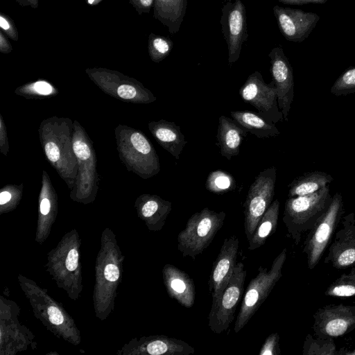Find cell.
I'll return each mask as SVG.
<instances>
[{"instance_id":"cell-30","label":"cell","mask_w":355,"mask_h":355,"mask_svg":"<svg viewBox=\"0 0 355 355\" xmlns=\"http://www.w3.org/2000/svg\"><path fill=\"white\" fill-rule=\"evenodd\" d=\"M45 152L48 159L53 162H57L60 158V150L53 142H48L45 145Z\"/></svg>"},{"instance_id":"cell-8","label":"cell","mask_w":355,"mask_h":355,"mask_svg":"<svg viewBox=\"0 0 355 355\" xmlns=\"http://www.w3.org/2000/svg\"><path fill=\"white\" fill-rule=\"evenodd\" d=\"M241 98L258 110L265 119L276 124L284 120L279 108L274 82L266 83L261 73L255 71L246 79L239 89Z\"/></svg>"},{"instance_id":"cell-42","label":"cell","mask_w":355,"mask_h":355,"mask_svg":"<svg viewBox=\"0 0 355 355\" xmlns=\"http://www.w3.org/2000/svg\"><path fill=\"white\" fill-rule=\"evenodd\" d=\"M94 1V0H88V3L90 4H92Z\"/></svg>"},{"instance_id":"cell-10","label":"cell","mask_w":355,"mask_h":355,"mask_svg":"<svg viewBox=\"0 0 355 355\" xmlns=\"http://www.w3.org/2000/svg\"><path fill=\"white\" fill-rule=\"evenodd\" d=\"M270 72L277 94V103L284 120L288 121L294 98V79L292 66L280 46L274 47L268 54Z\"/></svg>"},{"instance_id":"cell-27","label":"cell","mask_w":355,"mask_h":355,"mask_svg":"<svg viewBox=\"0 0 355 355\" xmlns=\"http://www.w3.org/2000/svg\"><path fill=\"white\" fill-rule=\"evenodd\" d=\"M281 354L279 347V336L277 333L270 334L263 343L259 355H279Z\"/></svg>"},{"instance_id":"cell-32","label":"cell","mask_w":355,"mask_h":355,"mask_svg":"<svg viewBox=\"0 0 355 355\" xmlns=\"http://www.w3.org/2000/svg\"><path fill=\"white\" fill-rule=\"evenodd\" d=\"M78 253L76 249H71L66 259V267L69 271H73L78 266Z\"/></svg>"},{"instance_id":"cell-15","label":"cell","mask_w":355,"mask_h":355,"mask_svg":"<svg viewBox=\"0 0 355 355\" xmlns=\"http://www.w3.org/2000/svg\"><path fill=\"white\" fill-rule=\"evenodd\" d=\"M247 133L248 130L233 119L220 116L218 119L216 138L221 155L228 160L238 155Z\"/></svg>"},{"instance_id":"cell-24","label":"cell","mask_w":355,"mask_h":355,"mask_svg":"<svg viewBox=\"0 0 355 355\" xmlns=\"http://www.w3.org/2000/svg\"><path fill=\"white\" fill-rule=\"evenodd\" d=\"M236 183L233 176L227 172L216 170L211 171L206 180V189L214 193L222 194L232 191Z\"/></svg>"},{"instance_id":"cell-23","label":"cell","mask_w":355,"mask_h":355,"mask_svg":"<svg viewBox=\"0 0 355 355\" xmlns=\"http://www.w3.org/2000/svg\"><path fill=\"white\" fill-rule=\"evenodd\" d=\"M303 355H335L337 350L334 338H322L311 334L305 337L303 347Z\"/></svg>"},{"instance_id":"cell-7","label":"cell","mask_w":355,"mask_h":355,"mask_svg":"<svg viewBox=\"0 0 355 355\" xmlns=\"http://www.w3.org/2000/svg\"><path fill=\"white\" fill-rule=\"evenodd\" d=\"M220 23L228 49V64L236 62L248 38L246 9L241 0H223Z\"/></svg>"},{"instance_id":"cell-9","label":"cell","mask_w":355,"mask_h":355,"mask_svg":"<svg viewBox=\"0 0 355 355\" xmlns=\"http://www.w3.org/2000/svg\"><path fill=\"white\" fill-rule=\"evenodd\" d=\"M313 318L315 336L334 339L355 329V304L325 305L318 309Z\"/></svg>"},{"instance_id":"cell-4","label":"cell","mask_w":355,"mask_h":355,"mask_svg":"<svg viewBox=\"0 0 355 355\" xmlns=\"http://www.w3.org/2000/svg\"><path fill=\"white\" fill-rule=\"evenodd\" d=\"M343 200L340 193L337 192L324 214L309 231L304 242L302 252L306 254L308 268L313 270L319 263L343 214Z\"/></svg>"},{"instance_id":"cell-21","label":"cell","mask_w":355,"mask_h":355,"mask_svg":"<svg viewBox=\"0 0 355 355\" xmlns=\"http://www.w3.org/2000/svg\"><path fill=\"white\" fill-rule=\"evenodd\" d=\"M171 208V202L155 196L144 202L141 208V214L146 218H153L155 227L161 229Z\"/></svg>"},{"instance_id":"cell-5","label":"cell","mask_w":355,"mask_h":355,"mask_svg":"<svg viewBox=\"0 0 355 355\" xmlns=\"http://www.w3.org/2000/svg\"><path fill=\"white\" fill-rule=\"evenodd\" d=\"M276 178V167H269L259 172L249 188L243 203L244 229L248 242L251 240L261 217L272 203Z\"/></svg>"},{"instance_id":"cell-28","label":"cell","mask_w":355,"mask_h":355,"mask_svg":"<svg viewBox=\"0 0 355 355\" xmlns=\"http://www.w3.org/2000/svg\"><path fill=\"white\" fill-rule=\"evenodd\" d=\"M130 141L134 148L144 155H150L152 146L146 138L139 132H134L130 137Z\"/></svg>"},{"instance_id":"cell-17","label":"cell","mask_w":355,"mask_h":355,"mask_svg":"<svg viewBox=\"0 0 355 355\" xmlns=\"http://www.w3.org/2000/svg\"><path fill=\"white\" fill-rule=\"evenodd\" d=\"M230 115L241 126L259 139L274 137L280 134L275 123L259 113L250 111H232Z\"/></svg>"},{"instance_id":"cell-22","label":"cell","mask_w":355,"mask_h":355,"mask_svg":"<svg viewBox=\"0 0 355 355\" xmlns=\"http://www.w3.org/2000/svg\"><path fill=\"white\" fill-rule=\"evenodd\" d=\"M324 295L332 297H355V267L348 273H343L326 289Z\"/></svg>"},{"instance_id":"cell-38","label":"cell","mask_w":355,"mask_h":355,"mask_svg":"<svg viewBox=\"0 0 355 355\" xmlns=\"http://www.w3.org/2000/svg\"><path fill=\"white\" fill-rule=\"evenodd\" d=\"M11 198V194L8 191H3L0 194V204L3 205Z\"/></svg>"},{"instance_id":"cell-36","label":"cell","mask_w":355,"mask_h":355,"mask_svg":"<svg viewBox=\"0 0 355 355\" xmlns=\"http://www.w3.org/2000/svg\"><path fill=\"white\" fill-rule=\"evenodd\" d=\"M34 89L37 93L43 95H48L52 92L51 86L44 81H38L35 83L34 85Z\"/></svg>"},{"instance_id":"cell-18","label":"cell","mask_w":355,"mask_h":355,"mask_svg":"<svg viewBox=\"0 0 355 355\" xmlns=\"http://www.w3.org/2000/svg\"><path fill=\"white\" fill-rule=\"evenodd\" d=\"M159 19L168 27L171 34L177 33L184 20L187 0H155Z\"/></svg>"},{"instance_id":"cell-26","label":"cell","mask_w":355,"mask_h":355,"mask_svg":"<svg viewBox=\"0 0 355 355\" xmlns=\"http://www.w3.org/2000/svg\"><path fill=\"white\" fill-rule=\"evenodd\" d=\"M173 47V42L166 37L156 36L151 41L153 56L156 60H161L166 57Z\"/></svg>"},{"instance_id":"cell-40","label":"cell","mask_w":355,"mask_h":355,"mask_svg":"<svg viewBox=\"0 0 355 355\" xmlns=\"http://www.w3.org/2000/svg\"><path fill=\"white\" fill-rule=\"evenodd\" d=\"M0 25L1 27L4 30H7L9 28L8 23L3 17H0Z\"/></svg>"},{"instance_id":"cell-41","label":"cell","mask_w":355,"mask_h":355,"mask_svg":"<svg viewBox=\"0 0 355 355\" xmlns=\"http://www.w3.org/2000/svg\"><path fill=\"white\" fill-rule=\"evenodd\" d=\"M337 354L355 355V349H353L352 351H350V352H348V351L344 352V351L340 350L339 352H337Z\"/></svg>"},{"instance_id":"cell-33","label":"cell","mask_w":355,"mask_h":355,"mask_svg":"<svg viewBox=\"0 0 355 355\" xmlns=\"http://www.w3.org/2000/svg\"><path fill=\"white\" fill-rule=\"evenodd\" d=\"M105 277L110 282H115L119 277V270L114 264H107L104 270Z\"/></svg>"},{"instance_id":"cell-20","label":"cell","mask_w":355,"mask_h":355,"mask_svg":"<svg viewBox=\"0 0 355 355\" xmlns=\"http://www.w3.org/2000/svg\"><path fill=\"white\" fill-rule=\"evenodd\" d=\"M278 199L273 201L259 220L251 240L248 250H254L265 244L266 239L276 230L279 214Z\"/></svg>"},{"instance_id":"cell-6","label":"cell","mask_w":355,"mask_h":355,"mask_svg":"<svg viewBox=\"0 0 355 355\" xmlns=\"http://www.w3.org/2000/svg\"><path fill=\"white\" fill-rule=\"evenodd\" d=\"M247 270L242 262L236 263L227 287L208 315V327L215 334L225 331L232 322L239 302L243 294Z\"/></svg>"},{"instance_id":"cell-34","label":"cell","mask_w":355,"mask_h":355,"mask_svg":"<svg viewBox=\"0 0 355 355\" xmlns=\"http://www.w3.org/2000/svg\"><path fill=\"white\" fill-rule=\"evenodd\" d=\"M48 315L52 324L55 325L61 324L64 321V318L60 311L55 306H50L48 309Z\"/></svg>"},{"instance_id":"cell-2","label":"cell","mask_w":355,"mask_h":355,"mask_svg":"<svg viewBox=\"0 0 355 355\" xmlns=\"http://www.w3.org/2000/svg\"><path fill=\"white\" fill-rule=\"evenodd\" d=\"M225 211L216 212L208 207L192 214L185 227L178 235V249L182 257H196L210 245L224 224Z\"/></svg>"},{"instance_id":"cell-39","label":"cell","mask_w":355,"mask_h":355,"mask_svg":"<svg viewBox=\"0 0 355 355\" xmlns=\"http://www.w3.org/2000/svg\"><path fill=\"white\" fill-rule=\"evenodd\" d=\"M154 0H139L141 5L144 8H150Z\"/></svg>"},{"instance_id":"cell-16","label":"cell","mask_w":355,"mask_h":355,"mask_svg":"<svg viewBox=\"0 0 355 355\" xmlns=\"http://www.w3.org/2000/svg\"><path fill=\"white\" fill-rule=\"evenodd\" d=\"M153 134L159 144L175 159L180 155L187 143L180 125L174 122L161 120L154 123Z\"/></svg>"},{"instance_id":"cell-3","label":"cell","mask_w":355,"mask_h":355,"mask_svg":"<svg viewBox=\"0 0 355 355\" xmlns=\"http://www.w3.org/2000/svg\"><path fill=\"white\" fill-rule=\"evenodd\" d=\"M286 253V248H284L273 260L269 270L260 266L257 276L250 280L236 319L235 333H239L247 324L282 277Z\"/></svg>"},{"instance_id":"cell-19","label":"cell","mask_w":355,"mask_h":355,"mask_svg":"<svg viewBox=\"0 0 355 355\" xmlns=\"http://www.w3.org/2000/svg\"><path fill=\"white\" fill-rule=\"evenodd\" d=\"M334 180L329 173L314 171L295 178L288 184V197L304 196L315 193Z\"/></svg>"},{"instance_id":"cell-37","label":"cell","mask_w":355,"mask_h":355,"mask_svg":"<svg viewBox=\"0 0 355 355\" xmlns=\"http://www.w3.org/2000/svg\"><path fill=\"white\" fill-rule=\"evenodd\" d=\"M50 202L47 198H44L40 203V211L43 215H46L50 210Z\"/></svg>"},{"instance_id":"cell-13","label":"cell","mask_w":355,"mask_h":355,"mask_svg":"<svg viewBox=\"0 0 355 355\" xmlns=\"http://www.w3.org/2000/svg\"><path fill=\"white\" fill-rule=\"evenodd\" d=\"M340 228L335 232L324 263L336 269L355 265V214L352 212L340 220Z\"/></svg>"},{"instance_id":"cell-12","label":"cell","mask_w":355,"mask_h":355,"mask_svg":"<svg viewBox=\"0 0 355 355\" xmlns=\"http://www.w3.org/2000/svg\"><path fill=\"white\" fill-rule=\"evenodd\" d=\"M239 239L232 235L224 239L220 252L213 263L209 279V291L212 295L214 308L227 287L236 265Z\"/></svg>"},{"instance_id":"cell-11","label":"cell","mask_w":355,"mask_h":355,"mask_svg":"<svg viewBox=\"0 0 355 355\" xmlns=\"http://www.w3.org/2000/svg\"><path fill=\"white\" fill-rule=\"evenodd\" d=\"M272 11L281 33L286 40L293 42L304 41L320 20L318 14L297 8L277 5Z\"/></svg>"},{"instance_id":"cell-29","label":"cell","mask_w":355,"mask_h":355,"mask_svg":"<svg viewBox=\"0 0 355 355\" xmlns=\"http://www.w3.org/2000/svg\"><path fill=\"white\" fill-rule=\"evenodd\" d=\"M73 149L76 155L80 159L85 160L90 157L89 146L82 141H76L73 144Z\"/></svg>"},{"instance_id":"cell-31","label":"cell","mask_w":355,"mask_h":355,"mask_svg":"<svg viewBox=\"0 0 355 355\" xmlns=\"http://www.w3.org/2000/svg\"><path fill=\"white\" fill-rule=\"evenodd\" d=\"M117 93L122 98L130 99L136 96L137 90L133 86L123 85L119 87Z\"/></svg>"},{"instance_id":"cell-14","label":"cell","mask_w":355,"mask_h":355,"mask_svg":"<svg viewBox=\"0 0 355 355\" xmlns=\"http://www.w3.org/2000/svg\"><path fill=\"white\" fill-rule=\"evenodd\" d=\"M163 278L168 295L180 305L191 308L195 302V285L193 279L175 266L166 264Z\"/></svg>"},{"instance_id":"cell-1","label":"cell","mask_w":355,"mask_h":355,"mask_svg":"<svg viewBox=\"0 0 355 355\" xmlns=\"http://www.w3.org/2000/svg\"><path fill=\"white\" fill-rule=\"evenodd\" d=\"M331 199L329 184L311 194L288 198L282 220L295 245L300 243L302 235L314 226Z\"/></svg>"},{"instance_id":"cell-25","label":"cell","mask_w":355,"mask_h":355,"mask_svg":"<svg viewBox=\"0 0 355 355\" xmlns=\"http://www.w3.org/2000/svg\"><path fill=\"white\" fill-rule=\"evenodd\" d=\"M330 92L336 96H346L355 92V66L347 69L336 80Z\"/></svg>"},{"instance_id":"cell-35","label":"cell","mask_w":355,"mask_h":355,"mask_svg":"<svg viewBox=\"0 0 355 355\" xmlns=\"http://www.w3.org/2000/svg\"><path fill=\"white\" fill-rule=\"evenodd\" d=\"M328 0H278L279 2L291 6H303L310 3L323 4Z\"/></svg>"}]
</instances>
